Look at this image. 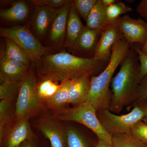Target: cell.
Wrapping results in <instances>:
<instances>
[{"instance_id": "6da1fadb", "label": "cell", "mask_w": 147, "mask_h": 147, "mask_svg": "<svg viewBox=\"0 0 147 147\" xmlns=\"http://www.w3.org/2000/svg\"><path fill=\"white\" fill-rule=\"evenodd\" d=\"M40 61L41 65L36 71L40 79L55 82L72 80L85 74L91 76L105 69L106 64L64 51L45 55Z\"/></svg>"}, {"instance_id": "7a4b0ae2", "label": "cell", "mask_w": 147, "mask_h": 147, "mask_svg": "<svg viewBox=\"0 0 147 147\" xmlns=\"http://www.w3.org/2000/svg\"><path fill=\"white\" fill-rule=\"evenodd\" d=\"M142 81L138 54L135 49H130L121 63L118 72L112 79L109 110L120 113L125 106L137 100Z\"/></svg>"}, {"instance_id": "3957f363", "label": "cell", "mask_w": 147, "mask_h": 147, "mask_svg": "<svg viewBox=\"0 0 147 147\" xmlns=\"http://www.w3.org/2000/svg\"><path fill=\"white\" fill-rule=\"evenodd\" d=\"M131 44L124 38L119 40L112 48L109 63L97 76H92L90 88L86 102L91 104L97 111L109 109L112 92L110 84L113 74L130 49Z\"/></svg>"}, {"instance_id": "277c9868", "label": "cell", "mask_w": 147, "mask_h": 147, "mask_svg": "<svg viewBox=\"0 0 147 147\" xmlns=\"http://www.w3.org/2000/svg\"><path fill=\"white\" fill-rule=\"evenodd\" d=\"M55 116L60 121L82 124L94 133L98 139L112 146V135L102 126L97 117V110L91 104L85 102L73 108H63L58 110Z\"/></svg>"}, {"instance_id": "5b68a950", "label": "cell", "mask_w": 147, "mask_h": 147, "mask_svg": "<svg viewBox=\"0 0 147 147\" xmlns=\"http://www.w3.org/2000/svg\"><path fill=\"white\" fill-rule=\"evenodd\" d=\"M34 70L30 67L24 77L18 90L15 105V117L17 119L29 118L42 108Z\"/></svg>"}, {"instance_id": "8992f818", "label": "cell", "mask_w": 147, "mask_h": 147, "mask_svg": "<svg viewBox=\"0 0 147 147\" xmlns=\"http://www.w3.org/2000/svg\"><path fill=\"white\" fill-rule=\"evenodd\" d=\"M97 115L103 128L111 135L115 134L132 135V129L137 123L143 120L145 113L139 106L135 105L128 114L118 115L106 109L97 111Z\"/></svg>"}, {"instance_id": "52a82bcc", "label": "cell", "mask_w": 147, "mask_h": 147, "mask_svg": "<svg viewBox=\"0 0 147 147\" xmlns=\"http://www.w3.org/2000/svg\"><path fill=\"white\" fill-rule=\"evenodd\" d=\"M0 34L18 44L29 55L32 62L40 60L42 57L50 54V49L41 45L28 28L16 26L1 28Z\"/></svg>"}, {"instance_id": "ba28073f", "label": "cell", "mask_w": 147, "mask_h": 147, "mask_svg": "<svg viewBox=\"0 0 147 147\" xmlns=\"http://www.w3.org/2000/svg\"><path fill=\"white\" fill-rule=\"evenodd\" d=\"M117 23L123 38L131 45L135 43L144 45L147 38L146 22L125 15L120 17Z\"/></svg>"}, {"instance_id": "9c48e42d", "label": "cell", "mask_w": 147, "mask_h": 147, "mask_svg": "<svg viewBox=\"0 0 147 147\" xmlns=\"http://www.w3.org/2000/svg\"><path fill=\"white\" fill-rule=\"evenodd\" d=\"M123 38V37L119 28L117 21L109 24L101 32L94 58L99 61L108 63L113 46Z\"/></svg>"}, {"instance_id": "30bf717a", "label": "cell", "mask_w": 147, "mask_h": 147, "mask_svg": "<svg viewBox=\"0 0 147 147\" xmlns=\"http://www.w3.org/2000/svg\"><path fill=\"white\" fill-rule=\"evenodd\" d=\"M71 1H67L64 5L58 9L49 30L50 42L57 45L64 44L66 34L67 25Z\"/></svg>"}, {"instance_id": "8fae6325", "label": "cell", "mask_w": 147, "mask_h": 147, "mask_svg": "<svg viewBox=\"0 0 147 147\" xmlns=\"http://www.w3.org/2000/svg\"><path fill=\"white\" fill-rule=\"evenodd\" d=\"M40 131L49 139L52 147H65L66 129L54 119L46 118L40 122Z\"/></svg>"}, {"instance_id": "7c38bea8", "label": "cell", "mask_w": 147, "mask_h": 147, "mask_svg": "<svg viewBox=\"0 0 147 147\" xmlns=\"http://www.w3.org/2000/svg\"><path fill=\"white\" fill-rule=\"evenodd\" d=\"M28 119L29 118L17 119L6 134V147H18L27 140L31 139L32 133Z\"/></svg>"}, {"instance_id": "4fadbf2b", "label": "cell", "mask_w": 147, "mask_h": 147, "mask_svg": "<svg viewBox=\"0 0 147 147\" xmlns=\"http://www.w3.org/2000/svg\"><path fill=\"white\" fill-rule=\"evenodd\" d=\"M0 67L1 80H22L30 68L28 66L19 63L7 57L5 54L4 51H1Z\"/></svg>"}, {"instance_id": "5bb4252c", "label": "cell", "mask_w": 147, "mask_h": 147, "mask_svg": "<svg viewBox=\"0 0 147 147\" xmlns=\"http://www.w3.org/2000/svg\"><path fill=\"white\" fill-rule=\"evenodd\" d=\"M58 10L48 7L36 8L33 16L32 25L38 37H42L46 34Z\"/></svg>"}, {"instance_id": "9a60e30c", "label": "cell", "mask_w": 147, "mask_h": 147, "mask_svg": "<svg viewBox=\"0 0 147 147\" xmlns=\"http://www.w3.org/2000/svg\"><path fill=\"white\" fill-rule=\"evenodd\" d=\"M101 32L84 26L76 38L73 50L76 53H93L94 55Z\"/></svg>"}, {"instance_id": "2e32d148", "label": "cell", "mask_w": 147, "mask_h": 147, "mask_svg": "<svg viewBox=\"0 0 147 147\" xmlns=\"http://www.w3.org/2000/svg\"><path fill=\"white\" fill-rule=\"evenodd\" d=\"M92 76L85 74L73 79L69 93L68 103L76 105L86 102L89 94Z\"/></svg>"}, {"instance_id": "e0dca14e", "label": "cell", "mask_w": 147, "mask_h": 147, "mask_svg": "<svg viewBox=\"0 0 147 147\" xmlns=\"http://www.w3.org/2000/svg\"><path fill=\"white\" fill-rule=\"evenodd\" d=\"M77 12L73 1H71L67 19L65 41L63 46L73 50L76 38L84 26Z\"/></svg>"}, {"instance_id": "ac0fdd59", "label": "cell", "mask_w": 147, "mask_h": 147, "mask_svg": "<svg viewBox=\"0 0 147 147\" xmlns=\"http://www.w3.org/2000/svg\"><path fill=\"white\" fill-rule=\"evenodd\" d=\"M109 24L106 7L101 0H98L87 18L86 26L93 30L102 31Z\"/></svg>"}, {"instance_id": "d6986e66", "label": "cell", "mask_w": 147, "mask_h": 147, "mask_svg": "<svg viewBox=\"0 0 147 147\" xmlns=\"http://www.w3.org/2000/svg\"><path fill=\"white\" fill-rule=\"evenodd\" d=\"M29 12V6L27 3L24 1H18L13 3L9 8L1 10L0 16L5 21L21 22L26 19Z\"/></svg>"}, {"instance_id": "ffe728a7", "label": "cell", "mask_w": 147, "mask_h": 147, "mask_svg": "<svg viewBox=\"0 0 147 147\" xmlns=\"http://www.w3.org/2000/svg\"><path fill=\"white\" fill-rule=\"evenodd\" d=\"M5 39L4 53L6 56L12 60L30 67V64L32 62L25 50L11 40L8 38Z\"/></svg>"}, {"instance_id": "44dd1931", "label": "cell", "mask_w": 147, "mask_h": 147, "mask_svg": "<svg viewBox=\"0 0 147 147\" xmlns=\"http://www.w3.org/2000/svg\"><path fill=\"white\" fill-rule=\"evenodd\" d=\"M72 82L73 79L61 82L60 88L58 91L51 99L47 101L50 108L59 110L63 108V106L68 103L69 88Z\"/></svg>"}, {"instance_id": "7402d4cb", "label": "cell", "mask_w": 147, "mask_h": 147, "mask_svg": "<svg viewBox=\"0 0 147 147\" xmlns=\"http://www.w3.org/2000/svg\"><path fill=\"white\" fill-rule=\"evenodd\" d=\"M38 84L37 91L40 98L42 100L51 99L61 86L56 82L50 79H43Z\"/></svg>"}, {"instance_id": "603a6c76", "label": "cell", "mask_w": 147, "mask_h": 147, "mask_svg": "<svg viewBox=\"0 0 147 147\" xmlns=\"http://www.w3.org/2000/svg\"><path fill=\"white\" fill-rule=\"evenodd\" d=\"M112 137V147H145L133 135L115 134Z\"/></svg>"}, {"instance_id": "cb8c5ba5", "label": "cell", "mask_w": 147, "mask_h": 147, "mask_svg": "<svg viewBox=\"0 0 147 147\" xmlns=\"http://www.w3.org/2000/svg\"><path fill=\"white\" fill-rule=\"evenodd\" d=\"M21 80H12L4 79L1 80L0 86V98L1 100L11 99L12 96L19 88L23 81Z\"/></svg>"}, {"instance_id": "d4e9b609", "label": "cell", "mask_w": 147, "mask_h": 147, "mask_svg": "<svg viewBox=\"0 0 147 147\" xmlns=\"http://www.w3.org/2000/svg\"><path fill=\"white\" fill-rule=\"evenodd\" d=\"M66 144L68 147H91L86 139L75 129H66Z\"/></svg>"}, {"instance_id": "484cf974", "label": "cell", "mask_w": 147, "mask_h": 147, "mask_svg": "<svg viewBox=\"0 0 147 147\" xmlns=\"http://www.w3.org/2000/svg\"><path fill=\"white\" fill-rule=\"evenodd\" d=\"M133 9L122 2L117 1L106 7V12L110 24L117 21L121 15L131 12Z\"/></svg>"}, {"instance_id": "4316f807", "label": "cell", "mask_w": 147, "mask_h": 147, "mask_svg": "<svg viewBox=\"0 0 147 147\" xmlns=\"http://www.w3.org/2000/svg\"><path fill=\"white\" fill-rule=\"evenodd\" d=\"M11 99H4L0 102V139L3 141L5 134V125L9 118L10 101Z\"/></svg>"}, {"instance_id": "83f0119b", "label": "cell", "mask_w": 147, "mask_h": 147, "mask_svg": "<svg viewBox=\"0 0 147 147\" xmlns=\"http://www.w3.org/2000/svg\"><path fill=\"white\" fill-rule=\"evenodd\" d=\"M98 0H75L72 1L77 12L83 19L86 21L87 18Z\"/></svg>"}, {"instance_id": "f1b7e54d", "label": "cell", "mask_w": 147, "mask_h": 147, "mask_svg": "<svg viewBox=\"0 0 147 147\" xmlns=\"http://www.w3.org/2000/svg\"><path fill=\"white\" fill-rule=\"evenodd\" d=\"M132 135L145 147H147V124L140 121L134 126Z\"/></svg>"}, {"instance_id": "f546056e", "label": "cell", "mask_w": 147, "mask_h": 147, "mask_svg": "<svg viewBox=\"0 0 147 147\" xmlns=\"http://www.w3.org/2000/svg\"><path fill=\"white\" fill-rule=\"evenodd\" d=\"M67 1L65 0H35L32 1L36 7H48L50 8L58 9L64 5Z\"/></svg>"}, {"instance_id": "4dcf8cb0", "label": "cell", "mask_w": 147, "mask_h": 147, "mask_svg": "<svg viewBox=\"0 0 147 147\" xmlns=\"http://www.w3.org/2000/svg\"><path fill=\"white\" fill-rule=\"evenodd\" d=\"M138 54L140 63V77L142 80L147 76V56L141 51L139 48H135Z\"/></svg>"}, {"instance_id": "1f68e13d", "label": "cell", "mask_w": 147, "mask_h": 147, "mask_svg": "<svg viewBox=\"0 0 147 147\" xmlns=\"http://www.w3.org/2000/svg\"><path fill=\"white\" fill-rule=\"evenodd\" d=\"M134 105L138 102L147 100V78L145 77L140 84L139 94Z\"/></svg>"}, {"instance_id": "d6a6232c", "label": "cell", "mask_w": 147, "mask_h": 147, "mask_svg": "<svg viewBox=\"0 0 147 147\" xmlns=\"http://www.w3.org/2000/svg\"><path fill=\"white\" fill-rule=\"evenodd\" d=\"M137 12L142 17L147 18V0H142L137 7Z\"/></svg>"}, {"instance_id": "836d02e7", "label": "cell", "mask_w": 147, "mask_h": 147, "mask_svg": "<svg viewBox=\"0 0 147 147\" xmlns=\"http://www.w3.org/2000/svg\"><path fill=\"white\" fill-rule=\"evenodd\" d=\"M135 105L139 106L144 111L145 113V117L142 121L145 123L147 124V101L146 100L141 101V102L137 103Z\"/></svg>"}, {"instance_id": "e575fe53", "label": "cell", "mask_w": 147, "mask_h": 147, "mask_svg": "<svg viewBox=\"0 0 147 147\" xmlns=\"http://www.w3.org/2000/svg\"><path fill=\"white\" fill-rule=\"evenodd\" d=\"M95 147H112V146L105 141L98 139Z\"/></svg>"}, {"instance_id": "d590c367", "label": "cell", "mask_w": 147, "mask_h": 147, "mask_svg": "<svg viewBox=\"0 0 147 147\" xmlns=\"http://www.w3.org/2000/svg\"><path fill=\"white\" fill-rule=\"evenodd\" d=\"M21 147H35L31 139L27 140L21 144Z\"/></svg>"}, {"instance_id": "8d00e7d4", "label": "cell", "mask_w": 147, "mask_h": 147, "mask_svg": "<svg viewBox=\"0 0 147 147\" xmlns=\"http://www.w3.org/2000/svg\"><path fill=\"white\" fill-rule=\"evenodd\" d=\"M102 3L106 7L112 5L113 4L117 2V1L115 0H101Z\"/></svg>"}, {"instance_id": "74e56055", "label": "cell", "mask_w": 147, "mask_h": 147, "mask_svg": "<svg viewBox=\"0 0 147 147\" xmlns=\"http://www.w3.org/2000/svg\"><path fill=\"white\" fill-rule=\"evenodd\" d=\"M146 22L147 24V18H146ZM140 49H141V51L142 53L147 56V38L144 44V45H143L142 48Z\"/></svg>"}]
</instances>
